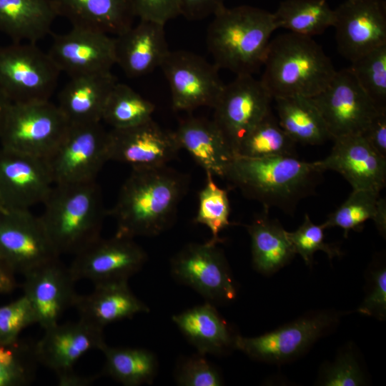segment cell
<instances>
[{
	"instance_id": "51",
	"label": "cell",
	"mask_w": 386,
	"mask_h": 386,
	"mask_svg": "<svg viewBox=\"0 0 386 386\" xmlns=\"http://www.w3.org/2000/svg\"><path fill=\"white\" fill-rule=\"evenodd\" d=\"M6 210L0 199V212Z\"/></svg>"
},
{
	"instance_id": "37",
	"label": "cell",
	"mask_w": 386,
	"mask_h": 386,
	"mask_svg": "<svg viewBox=\"0 0 386 386\" xmlns=\"http://www.w3.org/2000/svg\"><path fill=\"white\" fill-rule=\"evenodd\" d=\"M39 362L35 345L16 341L0 344V386H22L35 377Z\"/></svg>"
},
{
	"instance_id": "48",
	"label": "cell",
	"mask_w": 386,
	"mask_h": 386,
	"mask_svg": "<svg viewBox=\"0 0 386 386\" xmlns=\"http://www.w3.org/2000/svg\"><path fill=\"white\" fill-rule=\"evenodd\" d=\"M14 274L0 258V293H8L15 289L16 282Z\"/></svg>"
},
{
	"instance_id": "24",
	"label": "cell",
	"mask_w": 386,
	"mask_h": 386,
	"mask_svg": "<svg viewBox=\"0 0 386 386\" xmlns=\"http://www.w3.org/2000/svg\"><path fill=\"white\" fill-rule=\"evenodd\" d=\"M174 133L180 149L186 150L205 172L223 178L235 154L212 119L187 117Z\"/></svg>"
},
{
	"instance_id": "21",
	"label": "cell",
	"mask_w": 386,
	"mask_h": 386,
	"mask_svg": "<svg viewBox=\"0 0 386 386\" xmlns=\"http://www.w3.org/2000/svg\"><path fill=\"white\" fill-rule=\"evenodd\" d=\"M24 276V295L34 308L36 323L44 330L56 325L62 313L74 306L79 296L74 290L75 280L59 258Z\"/></svg>"
},
{
	"instance_id": "10",
	"label": "cell",
	"mask_w": 386,
	"mask_h": 386,
	"mask_svg": "<svg viewBox=\"0 0 386 386\" xmlns=\"http://www.w3.org/2000/svg\"><path fill=\"white\" fill-rule=\"evenodd\" d=\"M160 67L169 86L174 110L213 108L224 86L215 64L191 51H169Z\"/></svg>"
},
{
	"instance_id": "1",
	"label": "cell",
	"mask_w": 386,
	"mask_h": 386,
	"mask_svg": "<svg viewBox=\"0 0 386 386\" xmlns=\"http://www.w3.org/2000/svg\"><path fill=\"white\" fill-rule=\"evenodd\" d=\"M189 183V175L167 165L132 169L107 212L116 221V234L134 239L157 236L169 229Z\"/></svg>"
},
{
	"instance_id": "18",
	"label": "cell",
	"mask_w": 386,
	"mask_h": 386,
	"mask_svg": "<svg viewBox=\"0 0 386 386\" xmlns=\"http://www.w3.org/2000/svg\"><path fill=\"white\" fill-rule=\"evenodd\" d=\"M47 53L70 77L111 71L116 64L114 37L86 28L72 26L55 35Z\"/></svg>"
},
{
	"instance_id": "28",
	"label": "cell",
	"mask_w": 386,
	"mask_h": 386,
	"mask_svg": "<svg viewBox=\"0 0 386 386\" xmlns=\"http://www.w3.org/2000/svg\"><path fill=\"white\" fill-rule=\"evenodd\" d=\"M57 16L52 0H0V31L15 43L36 44Z\"/></svg>"
},
{
	"instance_id": "9",
	"label": "cell",
	"mask_w": 386,
	"mask_h": 386,
	"mask_svg": "<svg viewBox=\"0 0 386 386\" xmlns=\"http://www.w3.org/2000/svg\"><path fill=\"white\" fill-rule=\"evenodd\" d=\"M311 98L332 139L361 135L381 109L363 90L350 68L336 71L328 85Z\"/></svg>"
},
{
	"instance_id": "25",
	"label": "cell",
	"mask_w": 386,
	"mask_h": 386,
	"mask_svg": "<svg viewBox=\"0 0 386 386\" xmlns=\"http://www.w3.org/2000/svg\"><path fill=\"white\" fill-rule=\"evenodd\" d=\"M117 83L112 71L70 77L56 104L69 124L101 122L107 99Z\"/></svg>"
},
{
	"instance_id": "38",
	"label": "cell",
	"mask_w": 386,
	"mask_h": 386,
	"mask_svg": "<svg viewBox=\"0 0 386 386\" xmlns=\"http://www.w3.org/2000/svg\"><path fill=\"white\" fill-rule=\"evenodd\" d=\"M380 192L371 189H353L348 198L327 217L325 228L338 227L344 229L345 237L350 230L360 229L365 222L375 217Z\"/></svg>"
},
{
	"instance_id": "27",
	"label": "cell",
	"mask_w": 386,
	"mask_h": 386,
	"mask_svg": "<svg viewBox=\"0 0 386 386\" xmlns=\"http://www.w3.org/2000/svg\"><path fill=\"white\" fill-rule=\"evenodd\" d=\"M58 15L72 26L96 30L115 36L133 25L131 0H52Z\"/></svg>"
},
{
	"instance_id": "39",
	"label": "cell",
	"mask_w": 386,
	"mask_h": 386,
	"mask_svg": "<svg viewBox=\"0 0 386 386\" xmlns=\"http://www.w3.org/2000/svg\"><path fill=\"white\" fill-rule=\"evenodd\" d=\"M350 69L375 105L386 109V44L356 59Z\"/></svg>"
},
{
	"instance_id": "32",
	"label": "cell",
	"mask_w": 386,
	"mask_h": 386,
	"mask_svg": "<svg viewBox=\"0 0 386 386\" xmlns=\"http://www.w3.org/2000/svg\"><path fill=\"white\" fill-rule=\"evenodd\" d=\"M278 28L312 37L332 26L334 9L327 0H284L273 13Z\"/></svg>"
},
{
	"instance_id": "15",
	"label": "cell",
	"mask_w": 386,
	"mask_h": 386,
	"mask_svg": "<svg viewBox=\"0 0 386 386\" xmlns=\"http://www.w3.org/2000/svg\"><path fill=\"white\" fill-rule=\"evenodd\" d=\"M180 149L174 131L164 129L153 118L107 132L108 160L124 163L132 169L167 165Z\"/></svg>"
},
{
	"instance_id": "8",
	"label": "cell",
	"mask_w": 386,
	"mask_h": 386,
	"mask_svg": "<svg viewBox=\"0 0 386 386\" xmlns=\"http://www.w3.org/2000/svg\"><path fill=\"white\" fill-rule=\"evenodd\" d=\"M107 131L101 122L69 124L44 159L54 184L95 181L108 162Z\"/></svg>"
},
{
	"instance_id": "33",
	"label": "cell",
	"mask_w": 386,
	"mask_h": 386,
	"mask_svg": "<svg viewBox=\"0 0 386 386\" xmlns=\"http://www.w3.org/2000/svg\"><path fill=\"white\" fill-rule=\"evenodd\" d=\"M102 351L105 357L104 372L124 385L151 384L157 375L158 362L148 350L106 345Z\"/></svg>"
},
{
	"instance_id": "41",
	"label": "cell",
	"mask_w": 386,
	"mask_h": 386,
	"mask_svg": "<svg viewBox=\"0 0 386 386\" xmlns=\"http://www.w3.org/2000/svg\"><path fill=\"white\" fill-rule=\"evenodd\" d=\"M36 323L34 308L25 295L0 307V344H9L19 340L20 332Z\"/></svg>"
},
{
	"instance_id": "6",
	"label": "cell",
	"mask_w": 386,
	"mask_h": 386,
	"mask_svg": "<svg viewBox=\"0 0 386 386\" xmlns=\"http://www.w3.org/2000/svg\"><path fill=\"white\" fill-rule=\"evenodd\" d=\"M69 126L58 106L49 100L9 103L0 130V146L45 159Z\"/></svg>"
},
{
	"instance_id": "20",
	"label": "cell",
	"mask_w": 386,
	"mask_h": 386,
	"mask_svg": "<svg viewBox=\"0 0 386 386\" xmlns=\"http://www.w3.org/2000/svg\"><path fill=\"white\" fill-rule=\"evenodd\" d=\"M330 154L314 162L320 170L340 174L353 189L380 192L386 185V158L360 134L335 138Z\"/></svg>"
},
{
	"instance_id": "29",
	"label": "cell",
	"mask_w": 386,
	"mask_h": 386,
	"mask_svg": "<svg viewBox=\"0 0 386 386\" xmlns=\"http://www.w3.org/2000/svg\"><path fill=\"white\" fill-rule=\"evenodd\" d=\"M172 320L199 353L220 355L234 347L235 337L210 302L175 315Z\"/></svg>"
},
{
	"instance_id": "46",
	"label": "cell",
	"mask_w": 386,
	"mask_h": 386,
	"mask_svg": "<svg viewBox=\"0 0 386 386\" xmlns=\"http://www.w3.org/2000/svg\"><path fill=\"white\" fill-rule=\"evenodd\" d=\"M380 156L386 158V109H380L361 134Z\"/></svg>"
},
{
	"instance_id": "19",
	"label": "cell",
	"mask_w": 386,
	"mask_h": 386,
	"mask_svg": "<svg viewBox=\"0 0 386 386\" xmlns=\"http://www.w3.org/2000/svg\"><path fill=\"white\" fill-rule=\"evenodd\" d=\"M43 337L35 344L39 362L52 370L57 378L74 372V364L91 350L107 345L103 328L82 319L78 322L56 325L44 330Z\"/></svg>"
},
{
	"instance_id": "34",
	"label": "cell",
	"mask_w": 386,
	"mask_h": 386,
	"mask_svg": "<svg viewBox=\"0 0 386 386\" xmlns=\"http://www.w3.org/2000/svg\"><path fill=\"white\" fill-rule=\"evenodd\" d=\"M295 147L296 143L284 132L270 111L241 139L235 156L249 158L297 157Z\"/></svg>"
},
{
	"instance_id": "13",
	"label": "cell",
	"mask_w": 386,
	"mask_h": 386,
	"mask_svg": "<svg viewBox=\"0 0 386 386\" xmlns=\"http://www.w3.org/2000/svg\"><path fill=\"white\" fill-rule=\"evenodd\" d=\"M272 97L253 75H237L224 84L214 106L212 120L234 154L247 133L270 111Z\"/></svg>"
},
{
	"instance_id": "23",
	"label": "cell",
	"mask_w": 386,
	"mask_h": 386,
	"mask_svg": "<svg viewBox=\"0 0 386 386\" xmlns=\"http://www.w3.org/2000/svg\"><path fill=\"white\" fill-rule=\"evenodd\" d=\"M164 25L139 19L137 25L114 36L116 64L126 75L138 77L160 67L170 51Z\"/></svg>"
},
{
	"instance_id": "36",
	"label": "cell",
	"mask_w": 386,
	"mask_h": 386,
	"mask_svg": "<svg viewBox=\"0 0 386 386\" xmlns=\"http://www.w3.org/2000/svg\"><path fill=\"white\" fill-rule=\"evenodd\" d=\"M206 182L198 195L199 205L194 222L206 226L212 233L209 240L217 244L219 233L230 224V204L228 192L214 182L213 175L206 172Z\"/></svg>"
},
{
	"instance_id": "26",
	"label": "cell",
	"mask_w": 386,
	"mask_h": 386,
	"mask_svg": "<svg viewBox=\"0 0 386 386\" xmlns=\"http://www.w3.org/2000/svg\"><path fill=\"white\" fill-rule=\"evenodd\" d=\"M127 282L96 284L91 293L79 295L74 307L80 319L104 328L110 323L148 312L149 307L133 294Z\"/></svg>"
},
{
	"instance_id": "12",
	"label": "cell",
	"mask_w": 386,
	"mask_h": 386,
	"mask_svg": "<svg viewBox=\"0 0 386 386\" xmlns=\"http://www.w3.org/2000/svg\"><path fill=\"white\" fill-rule=\"evenodd\" d=\"M217 244L192 243L186 245L171 259L174 278L192 287L208 302L233 300L236 290L227 262Z\"/></svg>"
},
{
	"instance_id": "2",
	"label": "cell",
	"mask_w": 386,
	"mask_h": 386,
	"mask_svg": "<svg viewBox=\"0 0 386 386\" xmlns=\"http://www.w3.org/2000/svg\"><path fill=\"white\" fill-rule=\"evenodd\" d=\"M323 171L295 156L249 158L235 156L222 179L264 208L293 214L303 199L315 193Z\"/></svg>"
},
{
	"instance_id": "49",
	"label": "cell",
	"mask_w": 386,
	"mask_h": 386,
	"mask_svg": "<svg viewBox=\"0 0 386 386\" xmlns=\"http://www.w3.org/2000/svg\"><path fill=\"white\" fill-rule=\"evenodd\" d=\"M373 222L375 224L377 229L379 232L382 235L385 236L386 233V200L380 197L376 215Z\"/></svg>"
},
{
	"instance_id": "3",
	"label": "cell",
	"mask_w": 386,
	"mask_h": 386,
	"mask_svg": "<svg viewBox=\"0 0 386 386\" xmlns=\"http://www.w3.org/2000/svg\"><path fill=\"white\" fill-rule=\"evenodd\" d=\"M276 29L272 12L249 5L224 6L209 25L207 49L219 69L253 75L263 66Z\"/></svg>"
},
{
	"instance_id": "22",
	"label": "cell",
	"mask_w": 386,
	"mask_h": 386,
	"mask_svg": "<svg viewBox=\"0 0 386 386\" xmlns=\"http://www.w3.org/2000/svg\"><path fill=\"white\" fill-rule=\"evenodd\" d=\"M334 320L332 315L327 313L307 316L261 336H235L234 346L257 360L282 361L302 352Z\"/></svg>"
},
{
	"instance_id": "44",
	"label": "cell",
	"mask_w": 386,
	"mask_h": 386,
	"mask_svg": "<svg viewBox=\"0 0 386 386\" xmlns=\"http://www.w3.org/2000/svg\"><path fill=\"white\" fill-rule=\"evenodd\" d=\"M135 17L165 24L181 15L180 0H131Z\"/></svg>"
},
{
	"instance_id": "5",
	"label": "cell",
	"mask_w": 386,
	"mask_h": 386,
	"mask_svg": "<svg viewBox=\"0 0 386 386\" xmlns=\"http://www.w3.org/2000/svg\"><path fill=\"white\" fill-rule=\"evenodd\" d=\"M39 216L56 252L75 255L101 237L106 212L95 181L54 184Z\"/></svg>"
},
{
	"instance_id": "17",
	"label": "cell",
	"mask_w": 386,
	"mask_h": 386,
	"mask_svg": "<svg viewBox=\"0 0 386 386\" xmlns=\"http://www.w3.org/2000/svg\"><path fill=\"white\" fill-rule=\"evenodd\" d=\"M54 185L44 159L0 146V199L6 210L43 204Z\"/></svg>"
},
{
	"instance_id": "30",
	"label": "cell",
	"mask_w": 386,
	"mask_h": 386,
	"mask_svg": "<svg viewBox=\"0 0 386 386\" xmlns=\"http://www.w3.org/2000/svg\"><path fill=\"white\" fill-rule=\"evenodd\" d=\"M258 214L246 225L251 238L254 267L262 273H271L287 264L295 252L280 222L269 217V209Z\"/></svg>"
},
{
	"instance_id": "11",
	"label": "cell",
	"mask_w": 386,
	"mask_h": 386,
	"mask_svg": "<svg viewBox=\"0 0 386 386\" xmlns=\"http://www.w3.org/2000/svg\"><path fill=\"white\" fill-rule=\"evenodd\" d=\"M39 216L30 210L0 212V258L23 275L59 258Z\"/></svg>"
},
{
	"instance_id": "14",
	"label": "cell",
	"mask_w": 386,
	"mask_h": 386,
	"mask_svg": "<svg viewBox=\"0 0 386 386\" xmlns=\"http://www.w3.org/2000/svg\"><path fill=\"white\" fill-rule=\"evenodd\" d=\"M74 256L69 268L74 280L86 279L94 284L128 281L147 260L146 252L132 238L117 234L100 237Z\"/></svg>"
},
{
	"instance_id": "45",
	"label": "cell",
	"mask_w": 386,
	"mask_h": 386,
	"mask_svg": "<svg viewBox=\"0 0 386 386\" xmlns=\"http://www.w3.org/2000/svg\"><path fill=\"white\" fill-rule=\"evenodd\" d=\"M372 292L358 308L362 314L383 318L386 312V270L382 268L374 274Z\"/></svg>"
},
{
	"instance_id": "42",
	"label": "cell",
	"mask_w": 386,
	"mask_h": 386,
	"mask_svg": "<svg viewBox=\"0 0 386 386\" xmlns=\"http://www.w3.org/2000/svg\"><path fill=\"white\" fill-rule=\"evenodd\" d=\"M174 378L182 386H219L223 384L216 367L207 360L205 355L199 352L179 361Z\"/></svg>"
},
{
	"instance_id": "47",
	"label": "cell",
	"mask_w": 386,
	"mask_h": 386,
	"mask_svg": "<svg viewBox=\"0 0 386 386\" xmlns=\"http://www.w3.org/2000/svg\"><path fill=\"white\" fill-rule=\"evenodd\" d=\"M224 6V0H180L181 15L192 21L213 16Z\"/></svg>"
},
{
	"instance_id": "16",
	"label": "cell",
	"mask_w": 386,
	"mask_h": 386,
	"mask_svg": "<svg viewBox=\"0 0 386 386\" xmlns=\"http://www.w3.org/2000/svg\"><path fill=\"white\" fill-rule=\"evenodd\" d=\"M333 27L340 53L351 62L386 44L384 0H345L334 9Z\"/></svg>"
},
{
	"instance_id": "40",
	"label": "cell",
	"mask_w": 386,
	"mask_h": 386,
	"mask_svg": "<svg viewBox=\"0 0 386 386\" xmlns=\"http://www.w3.org/2000/svg\"><path fill=\"white\" fill-rule=\"evenodd\" d=\"M324 225L315 224L305 214L303 222L294 232H287L288 238L295 254H299L307 264H311L317 251H322L332 259L340 255V250L335 245L326 243L324 239Z\"/></svg>"
},
{
	"instance_id": "31",
	"label": "cell",
	"mask_w": 386,
	"mask_h": 386,
	"mask_svg": "<svg viewBox=\"0 0 386 386\" xmlns=\"http://www.w3.org/2000/svg\"><path fill=\"white\" fill-rule=\"evenodd\" d=\"M274 100L279 124L296 144L320 145L332 139L324 119L311 97L295 96Z\"/></svg>"
},
{
	"instance_id": "50",
	"label": "cell",
	"mask_w": 386,
	"mask_h": 386,
	"mask_svg": "<svg viewBox=\"0 0 386 386\" xmlns=\"http://www.w3.org/2000/svg\"><path fill=\"white\" fill-rule=\"evenodd\" d=\"M9 102L0 94V130L7 105Z\"/></svg>"
},
{
	"instance_id": "4",
	"label": "cell",
	"mask_w": 386,
	"mask_h": 386,
	"mask_svg": "<svg viewBox=\"0 0 386 386\" xmlns=\"http://www.w3.org/2000/svg\"><path fill=\"white\" fill-rule=\"evenodd\" d=\"M259 79L272 99L313 97L336 70L322 47L312 37L288 32L271 39Z\"/></svg>"
},
{
	"instance_id": "43",
	"label": "cell",
	"mask_w": 386,
	"mask_h": 386,
	"mask_svg": "<svg viewBox=\"0 0 386 386\" xmlns=\"http://www.w3.org/2000/svg\"><path fill=\"white\" fill-rule=\"evenodd\" d=\"M321 382L326 386H357L362 385L364 377L356 360L345 354L325 369Z\"/></svg>"
},
{
	"instance_id": "35",
	"label": "cell",
	"mask_w": 386,
	"mask_h": 386,
	"mask_svg": "<svg viewBox=\"0 0 386 386\" xmlns=\"http://www.w3.org/2000/svg\"><path fill=\"white\" fill-rule=\"evenodd\" d=\"M154 104L129 86L117 82L105 103L102 121L112 129L134 127L152 119Z\"/></svg>"
},
{
	"instance_id": "7",
	"label": "cell",
	"mask_w": 386,
	"mask_h": 386,
	"mask_svg": "<svg viewBox=\"0 0 386 386\" xmlns=\"http://www.w3.org/2000/svg\"><path fill=\"white\" fill-rule=\"evenodd\" d=\"M60 73L36 44L14 42L0 48V94L9 103L49 100Z\"/></svg>"
}]
</instances>
